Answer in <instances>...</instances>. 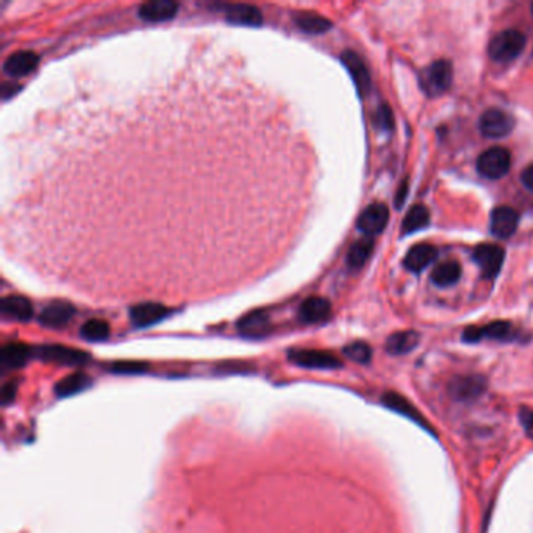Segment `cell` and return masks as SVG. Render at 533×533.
<instances>
[{"label": "cell", "instance_id": "cell-1", "mask_svg": "<svg viewBox=\"0 0 533 533\" xmlns=\"http://www.w3.org/2000/svg\"><path fill=\"white\" fill-rule=\"evenodd\" d=\"M526 47V36L518 30H504L491 38L488 53L491 60L497 63H508L519 56Z\"/></svg>", "mask_w": 533, "mask_h": 533}, {"label": "cell", "instance_id": "cell-27", "mask_svg": "<svg viewBox=\"0 0 533 533\" xmlns=\"http://www.w3.org/2000/svg\"><path fill=\"white\" fill-rule=\"evenodd\" d=\"M373 250H374V239L373 238L365 237V238H361L358 241H355L353 244L351 246L349 252H347V257H346L347 266H349L351 269L363 268L365 263L368 262V258L373 255Z\"/></svg>", "mask_w": 533, "mask_h": 533}, {"label": "cell", "instance_id": "cell-25", "mask_svg": "<svg viewBox=\"0 0 533 533\" xmlns=\"http://www.w3.org/2000/svg\"><path fill=\"white\" fill-rule=\"evenodd\" d=\"M419 344V335L415 330H402L386 339V352L391 355H405Z\"/></svg>", "mask_w": 533, "mask_h": 533}, {"label": "cell", "instance_id": "cell-38", "mask_svg": "<svg viewBox=\"0 0 533 533\" xmlns=\"http://www.w3.org/2000/svg\"><path fill=\"white\" fill-rule=\"evenodd\" d=\"M19 85H4V88H2V97H4V99H8V97H10V94H13L16 90H13V88H18Z\"/></svg>", "mask_w": 533, "mask_h": 533}, {"label": "cell", "instance_id": "cell-36", "mask_svg": "<svg viewBox=\"0 0 533 533\" xmlns=\"http://www.w3.org/2000/svg\"><path fill=\"white\" fill-rule=\"evenodd\" d=\"M521 180L524 183V187L533 192V165H530V166L524 169V172L521 175Z\"/></svg>", "mask_w": 533, "mask_h": 533}, {"label": "cell", "instance_id": "cell-23", "mask_svg": "<svg viewBox=\"0 0 533 533\" xmlns=\"http://www.w3.org/2000/svg\"><path fill=\"white\" fill-rule=\"evenodd\" d=\"M271 328L268 313L252 311L247 313L238 321V330L244 336H263Z\"/></svg>", "mask_w": 533, "mask_h": 533}, {"label": "cell", "instance_id": "cell-28", "mask_svg": "<svg viewBox=\"0 0 533 533\" xmlns=\"http://www.w3.org/2000/svg\"><path fill=\"white\" fill-rule=\"evenodd\" d=\"M90 385H91L90 377L83 373H76V374H71L68 377L61 378V381L55 385L53 391L56 394V398H69V395H74V394L85 391Z\"/></svg>", "mask_w": 533, "mask_h": 533}, {"label": "cell", "instance_id": "cell-17", "mask_svg": "<svg viewBox=\"0 0 533 533\" xmlns=\"http://www.w3.org/2000/svg\"><path fill=\"white\" fill-rule=\"evenodd\" d=\"M179 11V4L172 0H149L138 8L140 18L148 22H163L172 19Z\"/></svg>", "mask_w": 533, "mask_h": 533}, {"label": "cell", "instance_id": "cell-14", "mask_svg": "<svg viewBox=\"0 0 533 533\" xmlns=\"http://www.w3.org/2000/svg\"><path fill=\"white\" fill-rule=\"evenodd\" d=\"M169 314L165 305L157 302H143L136 304L130 309V321L135 327H149L163 321Z\"/></svg>", "mask_w": 533, "mask_h": 533}, {"label": "cell", "instance_id": "cell-32", "mask_svg": "<svg viewBox=\"0 0 533 533\" xmlns=\"http://www.w3.org/2000/svg\"><path fill=\"white\" fill-rule=\"evenodd\" d=\"M111 371L116 374H141L148 371V366L136 361H119L111 366Z\"/></svg>", "mask_w": 533, "mask_h": 533}, {"label": "cell", "instance_id": "cell-6", "mask_svg": "<svg viewBox=\"0 0 533 533\" xmlns=\"http://www.w3.org/2000/svg\"><path fill=\"white\" fill-rule=\"evenodd\" d=\"M288 358L305 369H338L343 366L336 355L318 349H293L288 352Z\"/></svg>", "mask_w": 533, "mask_h": 533}, {"label": "cell", "instance_id": "cell-8", "mask_svg": "<svg viewBox=\"0 0 533 533\" xmlns=\"http://www.w3.org/2000/svg\"><path fill=\"white\" fill-rule=\"evenodd\" d=\"M472 258L479 264L485 279H496L500 269H502L505 252L500 246L485 242V244H480L474 249Z\"/></svg>", "mask_w": 533, "mask_h": 533}, {"label": "cell", "instance_id": "cell-24", "mask_svg": "<svg viewBox=\"0 0 533 533\" xmlns=\"http://www.w3.org/2000/svg\"><path fill=\"white\" fill-rule=\"evenodd\" d=\"M294 24L305 33L310 35H319L326 33L327 30L332 29V22H330L324 16L311 11H301L294 14Z\"/></svg>", "mask_w": 533, "mask_h": 533}, {"label": "cell", "instance_id": "cell-20", "mask_svg": "<svg viewBox=\"0 0 533 533\" xmlns=\"http://www.w3.org/2000/svg\"><path fill=\"white\" fill-rule=\"evenodd\" d=\"M485 386H487V382H485V378L480 376L457 377L455 381L450 383V394L458 400H471L479 398L485 391Z\"/></svg>", "mask_w": 533, "mask_h": 533}, {"label": "cell", "instance_id": "cell-9", "mask_svg": "<svg viewBox=\"0 0 533 533\" xmlns=\"http://www.w3.org/2000/svg\"><path fill=\"white\" fill-rule=\"evenodd\" d=\"M390 221V209L385 204H371L363 209L357 219V229L365 233L366 237H374L382 233Z\"/></svg>", "mask_w": 533, "mask_h": 533}, {"label": "cell", "instance_id": "cell-26", "mask_svg": "<svg viewBox=\"0 0 533 533\" xmlns=\"http://www.w3.org/2000/svg\"><path fill=\"white\" fill-rule=\"evenodd\" d=\"M430 222V212L429 208L423 204H416L408 209L407 216L403 217L402 222V235H410L425 229Z\"/></svg>", "mask_w": 533, "mask_h": 533}, {"label": "cell", "instance_id": "cell-13", "mask_svg": "<svg viewBox=\"0 0 533 533\" xmlns=\"http://www.w3.org/2000/svg\"><path fill=\"white\" fill-rule=\"evenodd\" d=\"M341 61L346 66V69L349 71V74L352 76V80L355 86H357L358 94L363 97L371 90V76L369 71L366 68L365 61L361 60V56L358 53H355L353 51H344L341 53Z\"/></svg>", "mask_w": 533, "mask_h": 533}, {"label": "cell", "instance_id": "cell-15", "mask_svg": "<svg viewBox=\"0 0 533 533\" xmlns=\"http://www.w3.org/2000/svg\"><path fill=\"white\" fill-rule=\"evenodd\" d=\"M225 18L232 24L238 26L257 27L263 22V14L255 5L249 4H225L222 5Z\"/></svg>", "mask_w": 533, "mask_h": 533}, {"label": "cell", "instance_id": "cell-7", "mask_svg": "<svg viewBox=\"0 0 533 533\" xmlns=\"http://www.w3.org/2000/svg\"><path fill=\"white\" fill-rule=\"evenodd\" d=\"M516 332L508 321H495L483 327H467L463 332L465 343H479L482 339H496V341H512Z\"/></svg>", "mask_w": 533, "mask_h": 533}, {"label": "cell", "instance_id": "cell-34", "mask_svg": "<svg viewBox=\"0 0 533 533\" xmlns=\"http://www.w3.org/2000/svg\"><path fill=\"white\" fill-rule=\"evenodd\" d=\"M519 423L522 425V429L526 430V435L530 440H533V410L522 407L519 410Z\"/></svg>", "mask_w": 533, "mask_h": 533}, {"label": "cell", "instance_id": "cell-3", "mask_svg": "<svg viewBox=\"0 0 533 533\" xmlns=\"http://www.w3.org/2000/svg\"><path fill=\"white\" fill-rule=\"evenodd\" d=\"M512 155L504 148H491L477 158V171L485 179H502L510 171Z\"/></svg>", "mask_w": 533, "mask_h": 533}, {"label": "cell", "instance_id": "cell-10", "mask_svg": "<svg viewBox=\"0 0 533 533\" xmlns=\"http://www.w3.org/2000/svg\"><path fill=\"white\" fill-rule=\"evenodd\" d=\"M382 402H383V405L386 408H390L391 411H395L398 415L405 416L407 419H410V421H413L419 427H423L424 430L435 435L433 427H430V424L427 423V419L424 418L421 411H418L413 403H411L408 399L403 398V395H400L399 393L388 391L382 398Z\"/></svg>", "mask_w": 533, "mask_h": 533}, {"label": "cell", "instance_id": "cell-29", "mask_svg": "<svg viewBox=\"0 0 533 533\" xmlns=\"http://www.w3.org/2000/svg\"><path fill=\"white\" fill-rule=\"evenodd\" d=\"M462 277V266L458 262H444L436 264L432 271V281L436 286H452Z\"/></svg>", "mask_w": 533, "mask_h": 533}, {"label": "cell", "instance_id": "cell-35", "mask_svg": "<svg viewBox=\"0 0 533 533\" xmlns=\"http://www.w3.org/2000/svg\"><path fill=\"white\" fill-rule=\"evenodd\" d=\"M16 391H18L16 383L10 382V383L4 385V388H2V403H4V405H8V403H11L14 400Z\"/></svg>", "mask_w": 533, "mask_h": 533}, {"label": "cell", "instance_id": "cell-2", "mask_svg": "<svg viewBox=\"0 0 533 533\" xmlns=\"http://www.w3.org/2000/svg\"><path fill=\"white\" fill-rule=\"evenodd\" d=\"M452 80H454V69H452V64L447 60L433 61L419 76L421 88L430 97L446 93L452 85Z\"/></svg>", "mask_w": 533, "mask_h": 533}, {"label": "cell", "instance_id": "cell-18", "mask_svg": "<svg viewBox=\"0 0 533 533\" xmlns=\"http://www.w3.org/2000/svg\"><path fill=\"white\" fill-rule=\"evenodd\" d=\"M38 66V55L31 51H18L11 53L4 63V71L11 77H24Z\"/></svg>", "mask_w": 533, "mask_h": 533}, {"label": "cell", "instance_id": "cell-16", "mask_svg": "<svg viewBox=\"0 0 533 533\" xmlns=\"http://www.w3.org/2000/svg\"><path fill=\"white\" fill-rule=\"evenodd\" d=\"M330 314H332V305H330L327 299L321 296L306 297L302 302L301 309H299V316H301L305 324L324 322L330 318Z\"/></svg>", "mask_w": 533, "mask_h": 533}, {"label": "cell", "instance_id": "cell-12", "mask_svg": "<svg viewBox=\"0 0 533 533\" xmlns=\"http://www.w3.org/2000/svg\"><path fill=\"white\" fill-rule=\"evenodd\" d=\"M74 314L76 309L72 304L66 301H53L39 313V322L48 328H61L69 324Z\"/></svg>", "mask_w": 533, "mask_h": 533}, {"label": "cell", "instance_id": "cell-11", "mask_svg": "<svg viewBox=\"0 0 533 533\" xmlns=\"http://www.w3.org/2000/svg\"><path fill=\"white\" fill-rule=\"evenodd\" d=\"M519 216L514 212L512 207L500 205L492 209L491 213V233L496 238L500 239H508L514 235L516 229H518Z\"/></svg>", "mask_w": 533, "mask_h": 533}, {"label": "cell", "instance_id": "cell-4", "mask_svg": "<svg viewBox=\"0 0 533 533\" xmlns=\"http://www.w3.org/2000/svg\"><path fill=\"white\" fill-rule=\"evenodd\" d=\"M36 355L38 358H41L44 361H51L64 366H82L91 360L90 353L61 344L39 346L36 349Z\"/></svg>", "mask_w": 533, "mask_h": 533}, {"label": "cell", "instance_id": "cell-37", "mask_svg": "<svg viewBox=\"0 0 533 533\" xmlns=\"http://www.w3.org/2000/svg\"><path fill=\"white\" fill-rule=\"evenodd\" d=\"M407 194H408V182L405 180L400 185V188L398 190V194H395V204H398V208L402 207L403 200L407 199Z\"/></svg>", "mask_w": 533, "mask_h": 533}, {"label": "cell", "instance_id": "cell-33", "mask_svg": "<svg viewBox=\"0 0 533 533\" xmlns=\"http://www.w3.org/2000/svg\"><path fill=\"white\" fill-rule=\"evenodd\" d=\"M376 124L382 128V130H391L394 127V118L393 113L388 105H381L376 113Z\"/></svg>", "mask_w": 533, "mask_h": 533}, {"label": "cell", "instance_id": "cell-19", "mask_svg": "<svg viewBox=\"0 0 533 533\" xmlns=\"http://www.w3.org/2000/svg\"><path fill=\"white\" fill-rule=\"evenodd\" d=\"M0 310L5 318L19 322H27L33 316V305L27 297L18 294L4 297L0 302Z\"/></svg>", "mask_w": 533, "mask_h": 533}, {"label": "cell", "instance_id": "cell-30", "mask_svg": "<svg viewBox=\"0 0 533 533\" xmlns=\"http://www.w3.org/2000/svg\"><path fill=\"white\" fill-rule=\"evenodd\" d=\"M80 335L88 339V341H103L110 335V326L108 322L94 318L85 322L82 328H80Z\"/></svg>", "mask_w": 533, "mask_h": 533}, {"label": "cell", "instance_id": "cell-31", "mask_svg": "<svg viewBox=\"0 0 533 533\" xmlns=\"http://www.w3.org/2000/svg\"><path fill=\"white\" fill-rule=\"evenodd\" d=\"M343 352L347 358L355 363H360V365H366L373 358V349L365 341H353L347 344Z\"/></svg>", "mask_w": 533, "mask_h": 533}, {"label": "cell", "instance_id": "cell-39", "mask_svg": "<svg viewBox=\"0 0 533 533\" xmlns=\"http://www.w3.org/2000/svg\"><path fill=\"white\" fill-rule=\"evenodd\" d=\"M532 13H533V5H532Z\"/></svg>", "mask_w": 533, "mask_h": 533}, {"label": "cell", "instance_id": "cell-22", "mask_svg": "<svg viewBox=\"0 0 533 533\" xmlns=\"http://www.w3.org/2000/svg\"><path fill=\"white\" fill-rule=\"evenodd\" d=\"M436 255H438V252H436L435 246L427 244V242H421V244H416L408 250L403 264H405V268L408 271L418 274L423 272L429 264H432Z\"/></svg>", "mask_w": 533, "mask_h": 533}, {"label": "cell", "instance_id": "cell-21", "mask_svg": "<svg viewBox=\"0 0 533 533\" xmlns=\"http://www.w3.org/2000/svg\"><path fill=\"white\" fill-rule=\"evenodd\" d=\"M31 353H33V351H31V347L27 344L8 343L2 347V351H0V363H2V368L5 371L19 369L27 365Z\"/></svg>", "mask_w": 533, "mask_h": 533}, {"label": "cell", "instance_id": "cell-5", "mask_svg": "<svg viewBox=\"0 0 533 533\" xmlns=\"http://www.w3.org/2000/svg\"><path fill=\"white\" fill-rule=\"evenodd\" d=\"M480 133L485 138L499 140L510 135L514 128V118L504 110L490 108L479 119Z\"/></svg>", "mask_w": 533, "mask_h": 533}]
</instances>
